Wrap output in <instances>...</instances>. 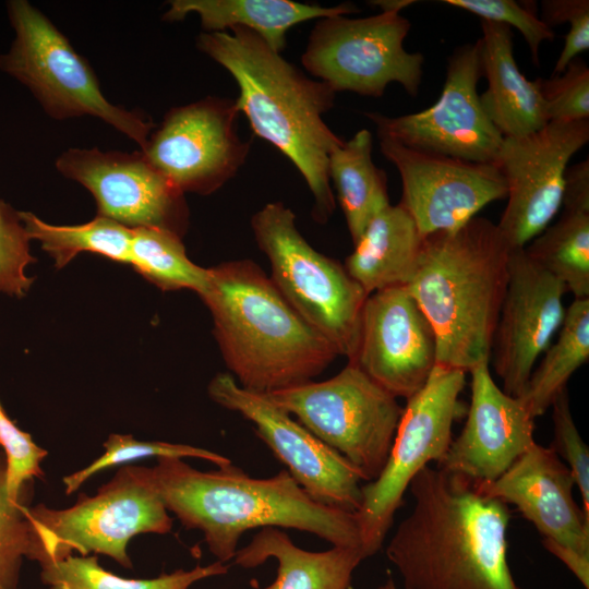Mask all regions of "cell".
<instances>
[{
  "label": "cell",
  "instance_id": "6da1fadb",
  "mask_svg": "<svg viewBox=\"0 0 589 589\" xmlns=\"http://www.w3.org/2000/svg\"><path fill=\"white\" fill-rule=\"evenodd\" d=\"M408 489L413 508L386 546L405 589H521L507 561V504L430 465Z\"/></svg>",
  "mask_w": 589,
  "mask_h": 589
},
{
  "label": "cell",
  "instance_id": "7a4b0ae2",
  "mask_svg": "<svg viewBox=\"0 0 589 589\" xmlns=\"http://www.w3.org/2000/svg\"><path fill=\"white\" fill-rule=\"evenodd\" d=\"M144 472L167 510L187 529L201 531L223 563L233 560L242 534L265 527L305 531L335 546L361 549L354 513L313 500L286 469L261 479L232 464L201 471L182 458L159 457Z\"/></svg>",
  "mask_w": 589,
  "mask_h": 589
},
{
  "label": "cell",
  "instance_id": "3957f363",
  "mask_svg": "<svg viewBox=\"0 0 589 589\" xmlns=\"http://www.w3.org/2000/svg\"><path fill=\"white\" fill-rule=\"evenodd\" d=\"M196 47L233 77L239 87L235 99L239 112L259 137L293 164L314 199V218L326 223L336 206L328 158L344 141L323 116L333 108L336 93L243 27L202 32Z\"/></svg>",
  "mask_w": 589,
  "mask_h": 589
},
{
  "label": "cell",
  "instance_id": "277c9868",
  "mask_svg": "<svg viewBox=\"0 0 589 589\" xmlns=\"http://www.w3.org/2000/svg\"><path fill=\"white\" fill-rule=\"evenodd\" d=\"M207 271L200 297L223 359L243 388L271 394L308 383L339 356L254 262L228 261Z\"/></svg>",
  "mask_w": 589,
  "mask_h": 589
},
{
  "label": "cell",
  "instance_id": "5b68a950",
  "mask_svg": "<svg viewBox=\"0 0 589 589\" xmlns=\"http://www.w3.org/2000/svg\"><path fill=\"white\" fill-rule=\"evenodd\" d=\"M510 252L497 225L479 216L424 237L406 287L433 328L436 364L467 373L490 362Z\"/></svg>",
  "mask_w": 589,
  "mask_h": 589
},
{
  "label": "cell",
  "instance_id": "8992f818",
  "mask_svg": "<svg viewBox=\"0 0 589 589\" xmlns=\"http://www.w3.org/2000/svg\"><path fill=\"white\" fill-rule=\"evenodd\" d=\"M22 509L31 528L28 560L40 565L76 552L104 554L132 568L130 540L169 533L173 521L140 466L121 467L95 495L81 494L71 507L25 504Z\"/></svg>",
  "mask_w": 589,
  "mask_h": 589
},
{
  "label": "cell",
  "instance_id": "52a82bcc",
  "mask_svg": "<svg viewBox=\"0 0 589 589\" xmlns=\"http://www.w3.org/2000/svg\"><path fill=\"white\" fill-rule=\"evenodd\" d=\"M251 228L284 299L339 356L352 361L369 294L342 265L309 244L297 227L294 213L281 202L267 203L257 211Z\"/></svg>",
  "mask_w": 589,
  "mask_h": 589
},
{
  "label": "cell",
  "instance_id": "ba28073f",
  "mask_svg": "<svg viewBox=\"0 0 589 589\" xmlns=\"http://www.w3.org/2000/svg\"><path fill=\"white\" fill-rule=\"evenodd\" d=\"M15 38L0 57V69L27 86L44 110L62 120L93 116L145 145L154 124L141 115L111 104L95 73L68 38L25 0L8 2Z\"/></svg>",
  "mask_w": 589,
  "mask_h": 589
},
{
  "label": "cell",
  "instance_id": "9c48e42d",
  "mask_svg": "<svg viewBox=\"0 0 589 589\" xmlns=\"http://www.w3.org/2000/svg\"><path fill=\"white\" fill-rule=\"evenodd\" d=\"M373 481L388 458L402 413L397 398L356 364L333 377L266 394Z\"/></svg>",
  "mask_w": 589,
  "mask_h": 589
},
{
  "label": "cell",
  "instance_id": "30bf717a",
  "mask_svg": "<svg viewBox=\"0 0 589 589\" xmlns=\"http://www.w3.org/2000/svg\"><path fill=\"white\" fill-rule=\"evenodd\" d=\"M465 384V371L436 364L424 386L407 399L386 464L362 485L354 513L365 558L382 548L412 479L446 454L453 424L467 412L459 400Z\"/></svg>",
  "mask_w": 589,
  "mask_h": 589
},
{
  "label": "cell",
  "instance_id": "8fae6325",
  "mask_svg": "<svg viewBox=\"0 0 589 589\" xmlns=\"http://www.w3.org/2000/svg\"><path fill=\"white\" fill-rule=\"evenodd\" d=\"M410 21L394 12L318 19L301 56L304 69L335 93L380 97L390 83L417 96L424 57L404 47Z\"/></svg>",
  "mask_w": 589,
  "mask_h": 589
},
{
  "label": "cell",
  "instance_id": "7c38bea8",
  "mask_svg": "<svg viewBox=\"0 0 589 589\" xmlns=\"http://www.w3.org/2000/svg\"><path fill=\"white\" fill-rule=\"evenodd\" d=\"M482 41L457 47L447 59L438 100L397 117L365 112L378 139L461 160L494 164L504 137L485 115L477 85L482 76Z\"/></svg>",
  "mask_w": 589,
  "mask_h": 589
},
{
  "label": "cell",
  "instance_id": "4fadbf2b",
  "mask_svg": "<svg viewBox=\"0 0 589 589\" xmlns=\"http://www.w3.org/2000/svg\"><path fill=\"white\" fill-rule=\"evenodd\" d=\"M235 99L206 97L169 109L142 153L182 193L208 195L232 179L250 152Z\"/></svg>",
  "mask_w": 589,
  "mask_h": 589
},
{
  "label": "cell",
  "instance_id": "5bb4252c",
  "mask_svg": "<svg viewBox=\"0 0 589 589\" xmlns=\"http://www.w3.org/2000/svg\"><path fill=\"white\" fill-rule=\"evenodd\" d=\"M207 393L253 423L256 435L313 500L350 513L359 509L364 481L359 471L266 394L243 388L228 372L216 374Z\"/></svg>",
  "mask_w": 589,
  "mask_h": 589
},
{
  "label": "cell",
  "instance_id": "9a60e30c",
  "mask_svg": "<svg viewBox=\"0 0 589 589\" xmlns=\"http://www.w3.org/2000/svg\"><path fill=\"white\" fill-rule=\"evenodd\" d=\"M588 141L589 120L549 121L529 134L504 137L494 164L507 204L496 225L512 249L526 248L553 220L568 163Z\"/></svg>",
  "mask_w": 589,
  "mask_h": 589
},
{
  "label": "cell",
  "instance_id": "2e32d148",
  "mask_svg": "<svg viewBox=\"0 0 589 589\" xmlns=\"http://www.w3.org/2000/svg\"><path fill=\"white\" fill-rule=\"evenodd\" d=\"M575 485L553 448L534 443L500 478L474 486L515 505L542 534L543 546L589 589V518L574 500Z\"/></svg>",
  "mask_w": 589,
  "mask_h": 589
},
{
  "label": "cell",
  "instance_id": "e0dca14e",
  "mask_svg": "<svg viewBox=\"0 0 589 589\" xmlns=\"http://www.w3.org/2000/svg\"><path fill=\"white\" fill-rule=\"evenodd\" d=\"M56 167L93 194L98 216L131 229L159 228L180 237L187 230L189 209L184 193L142 152L70 148L57 158Z\"/></svg>",
  "mask_w": 589,
  "mask_h": 589
},
{
  "label": "cell",
  "instance_id": "ac0fdd59",
  "mask_svg": "<svg viewBox=\"0 0 589 589\" xmlns=\"http://www.w3.org/2000/svg\"><path fill=\"white\" fill-rule=\"evenodd\" d=\"M380 149L400 176L399 204L424 237L456 229L485 205L506 199V183L495 164L416 151L386 139H380Z\"/></svg>",
  "mask_w": 589,
  "mask_h": 589
},
{
  "label": "cell",
  "instance_id": "d6986e66",
  "mask_svg": "<svg viewBox=\"0 0 589 589\" xmlns=\"http://www.w3.org/2000/svg\"><path fill=\"white\" fill-rule=\"evenodd\" d=\"M350 363L396 398L407 400L424 386L436 365L435 335L406 286L368 296Z\"/></svg>",
  "mask_w": 589,
  "mask_h": 589
},
{
  "label": "cell",
  "instance_id": "ffe728a7",
  "mask_svg": "<svg viewBox=\"0 0 589 589\" xmlns=\"http://www.w3.org/2000/svg\"><path fill=\"white\" fill-rule=\"evenodd\" d=\"M566 292L564 285L536 264L525 248L512 249L492 347L493 366L506 394H522L536 361L563 324Z\"/></svg>",
  "mask_w": 589,
  "mask_h": 589
},
{
  "label": "cell",
  "instance_id": "44dd1931",
  "mask_svg": "<svg viewBox=\"0 0 589 589\" xmlns=\"http://www.w3.org/2000/svg\"><path fill=\"white\" fill-rule=\"evenodd\" d=\"M490 362L473 366L465 425L437 468L473 485L500 478L534 443V418L493 380Z\"/></svg>",
  "mask_w": 589,
  "mask_h": 589
},
{
  "label": "cell",
  "instance_id": "7402d4cb",
  "mask_svg": "<svg viewBox=\"0 0 589 589\" xmlns=\"http://www.w3.org/2000/svg\"><path fill=\"white\" fill-rule=\"evenodd\" d=\"M482 76L488 87L480 95L481 106L503 137H518L543 128L548 122L538 81L519 71L513 51L510 27L481 21Z\"/></svg>",
  "mask_w": 589,
  "mask_h": 589
},
{
  "label": "cell",
  "instance_id": "603a6c76",
  "mask_svg": "<svg viewBox=\"0 0 589 589\" xmlns=\"http://www.w3.org/2000/svg\"><path fill=\"white\" fill-rule=\"evenodd\" d=\"M268 558L276 560L277 575L264 589H350L352 574L365 556L360 548L350 546L306 551L296 545L283 529L265 527L237 550L233 563L254 568Z\"/></svg>",
  "mask_w": 589,
  "mask_h": 589
},
{
  "label": "cell",
  "instance_id": "cb8c5ba5",
  "mask_svg": "<svg viewBox=\"0 0 589 589\" xmlns=\"http://www.w3.org/2000/svg\"><path fill=\"white\" fill-rule=\"evenodd\" d=\"M357 11L359 9L350 2L322 7L291 0H173L163 19L177 22L195 13L204 32L243 27L257 34L273 50L281 52L291 27L310 20Z\"/></svg>",
  "mask_w": 589,
  "mask_h": 589
},
{
  "label": "cell",
  "instance_id": "d4e9b609",
  "mask_svg": "<svg viewBox=\"0 0 589 589\" xmlns=\"http://www.w3.org/2000/svg\"><path fill=\"white\" fill-rule=\"evenodd\" d=\"M423 239L410 214L400 204H389L370 220L344 267L368 294L407 286L417 271Z\"/></svg>",
  "mask_w": 589,
  "mask_h": 589
},
{
  "label": "cell",
  "instance_id": "484cf974",
  "mask_svg": "<svg viewBox=\"0 0 589 589\" xmlns=\"http://www.w3.org/2000/svg\"><path fill=\"white\" fill-rule=\"evenodd\" d=\"M372 146V133L361 129L328 158V179L335 187L353 244L370 220L389 205L386 173L373 163Z\"/></svg>",
  "mask_w": 589,
  "mask_h": 589
},
{
  "label": "cell",
  "instance_id": "4316f807",
  "mask_svg": "<svg viewBox=\"0 0 589 589\" xmlns=\"http://www.w3.org/2000/svg\"><path fill=\"white\" fill-rule=\"evenodd\" d=\"M588 360L589 298L574 299L566 309L558 339L545 350L518 398L534 419L542 416Z\"/></svg>",
  "mask_w": 589,
  "mask_h": 589
},
{
  "label": "cell",
  "instance_id": "83f0119b",
  "mask_svg": "<svg viewBox=\"0 0 589 589\" xmlns=\"http://www.w3.org/2000/svg\"><path fill=\"white\" fill-rule=\"evenodd\" d=\"M20 217L29 239L40 243L57 268L69 264L81 252L96 253L119 263H131L133 229L115 220L97 216L82 225L56 226L31 212H20Z\"/></svg>",
  "mask_w": 589,
  "mask_h": 589
},
{
  "label": "cell",
  "instance_id": "f1b7e54d",
  "mask_svg": "<svg viewBox=\"0 0 589 589\" xmlns=\"http://www.w3.org/2000/svg\"><path fill=\"white\" fill-rule=\"evenodd\" d=\"M525 250L575 299L589 298V212L564 211Z\"/></svg>",
  "mask_w": 589,
  "mask_h": 589
},
{
  "label": "cell",
  "instance_id": "f546056e",
  "mask_svg": "<svg viewBox=\"0 0 589 589\" xmlns=\"http://www.w3.org/2000/svg\"><path fill=\"white\" fill-rule=\"evenodd\" d=\"M41 581L49 589H190L195 581L228 573L226 563L216 561L190 570L177 569L152 579H128L104 569L96 555H69L40 565Z\"/></svg>",
  "mask_w": 589,
  "mask_h": 589
},
{
  "label": "cell",
  "instance_id": "4dcf8cb0",
  "mask_svg": "<svg viewBox=\"0 0 589 589\" xmlns=\"http://www.w3.org/2000/svg\"><path fill=\"white\" fill-rule=\"evenodd\" d=\"M130 264L164 291L190 289L200 296L207 284V268L194 264L185 253L181 237L169 230L133 229Z\"/></svg>",
  "mask_w": 589,
  "mask_h": 589
},
{
  "label": "cell",
  "instance_id": "1f68e13d",
  "mask_svg": "<svg viewBox=\"0 0 589 589\" xmlns=\"http://www.w3.org/2000/svg\"><path fill=\"white\" fill-rule=\"evenodd\" d=\"M104 454L87 467L62 479L67 495L74 493L95 473L117 465L140 460L147 457L200 458L225 467L231 462L218 453L187 444L167 442H144L135 440L131 434H110L104 442Z\"/></svg>",
  "mask_w": 589,
  "mask_h": 589
},
{
  "label": "cell",
  "instance_id": "d6a6232c",
  "mask_svg": "<svg viewBox=\"0 0 589 589\" xmlns=\"http://www.w3.org/2000/svg\"><path fill=\"white\" fill-rule=\"evenodd\" d=\"M7 489V466L0 448V589H19L21 567L31 552V528L22 506Z\"/></svg>",
  "mask_w": 589,
  "mask_h": 589
},
{
  "label": "cell",
  "instance_id": "836d02e7",
  "mask_svg": "<svg viewBox=\"0 0 589 589\" xmlns=\"http://www.w3.org/2000/svg\"><path fill=\"white\" fill-rule=\"evenodd\" d=\"M0 448L5 458L7 489L15 503H25L34 478H43L41 461L48 452L38 446L32 435L22 431L9 418L0 404Z\"/></svg>",
  "mask_w": 589,
  "mask_h": 589
},
{
  "label": "cell",
  "instance_id": "e575fe53",
  "mask_svg": "<svg viewBox=\"0 0 589 589\" xmlns=\"http://www.w3.org/2000/svg\"><path fill=\"white\" fill-rule=\"evenodd\" d=\"M29 241L20 212L0 199V292L22 298L33 285L34 278L25 274L36 262Z\"/></svg>",
  "mask_w": 589,
  "mask_h": 589
},
{
  "label": "cell",
  "instance_id": "d590c367",
  "mask_svg": "<svg viewBox=\"0 0 589 589\" xmlns=\"http://www.w3.org/2000/svg\"><path fill=\"white\" fill-rule=\"evenodd\" d=\"M549 121L589 119V68L580 58L550 80L538 79Z\"/></svg>",
  "mask_w": 589,
  "mask_h": 589
},
{
  "label": "cell",
  "instance_id": "8d00e7d4",
  "mask_svg": "<svg viewBox=\"0 0 589 589\" xmlns=\"http://www.w3.org/2000/svg\"><path fill=\"white\" fill-rule=\"evenodd\" d=\"M445 4L459 8L478 15L482 21L497 22L516 27L526 40L531 58L538 65L542 43L552 41L554 33L536 12V4L519 3L514 0H443Z\"/></svg>",
  "mask_w": 589,
  "mask_h": 589
},
{
  "label": "cell",
  "instance_id": "74e56055",
  "mask_svg": "<svg viewBox=\"0 0 589 589\" xmlns=\"http://www.w3.org/2000/svg\"><path fill=\"white\" fill-rule=\"evenodd\" d=\"M551 407L554 426L551 447L566 461L581 496L582 512L589 518V449L573 419L567 389L554 399Z\"/></svg>",
  "mask_w": 589,
  "mask_h": 589
},
{
  "label": "cell",
  "instance_id": "f35d334b",
  "mask_svg": "<svg viewBox=\"0 0 589 589\" xmlns=\"http://www.w3.org/2000/svg\"><path fill=\"white\" fill-rule=\"evenodd\" d=\"M541 20L550 28L568 22L563 49L555 63L553 76L561 74L579 53L589 49V1L544 0L541 2Z\"/></svg>",
  "mask_w": 589,
  "mask_h": 589
},
{
  "label": "cell",
  "instance_id": "ab89813d",
  "mask_svg": "<svg viewBox=\"0 0 589 589\" xmlns=\"http://www.w3.org/2000/svg\"><path fill=\"white\" fill-rule=\"evenodd\" d=\"M564 211L589 212V160L567 167L564 176Z\"/></svg>",
  "mask_w": 589,
  "mask_h": 589
},
{
  "label": "cell",
  "instance_id": "60d3db41",
  "mask_svg": "<svg viewBox=\"0 0 589 589\" xmlns=\"http://www.w3.org/2000/svg\"><path fill=\"white\" fill-rule=\"evenodd\" d=\"M412 0H376L372 1L373 5L381 8L382 12L399 13L402 9L416 3Z\"/></svg>",
  "mask_w": 589,
  "mask_h": 589
},
{
  "label": "cell",
  "instance_id": "b9f144b4",
  "mask_svg": "<svg viewBox=\"0 0 589 589\" xmlns=\"http://www.w3.org/2000/svg\"><path fill=\"white\" fill-rule=\"evenodd\" d=\"M378 589H398L394 579L388 578Z\"/></svg>",
  "mask_w": 589,
  "mask_h": 589
}]
</instances>
